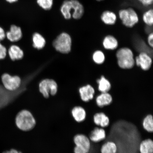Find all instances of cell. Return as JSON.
<instances>
[{
	"label": "cell",
	"instance_id": "obj_28",
	"mask_svg": "<svg viewBox=\"0 0 153 153\" xmlns=\"http://www.w3.org/2000/svg\"><path fill=\"white\" fill-rule=\"evenodd\" d=\"M7 54V49L4 45L0 42V60H4Z\"/></svg>",
	"mask_w": 153,
	"mask_h": 153
},
{
	"label": "cell",
	"instance_id": "obj_31",
	"mask_svg": "<svg viewBox=\"0 0 153 153\" xmlns=\"http://www.w3.org/2000/svg\"><path fill=\"white\" fill-rule=\"evenodd\" d=\"M153 34L152 32L149 33L148 38V43L149 45L152 48L153 47Z\"/></svg>",
	"mask_w": 153,
	"mask_h": 153
},
{
	"label": "cell",
	"instance_id": "obj_7",
	"mask_svg": "<svg viewBox=\"0 0 153 153\" xmlns=\"http://www.w3.org/2000/svg\"><path fill=\"white\" fill-rule=\"evenodd\" d=\"M38 89L43 97L45 98H48L50 95L53 96L56 94L58 86L54 80L47 79L40 82Z\"/></svg>",
	"mask_w": 153,
	"mask_h": 153
},
{
	"label": "cell",
	"instance_id": "obj_21",
	"mask_svg": "<svg viewBox=\"0 0 153 153\" xmlns=\"http://www.w3.org/2000/svg\"><path fill=\"white\" fill-rule=\"evenodd\" d=\"M33 46L35 48L41 49L45 47V40L41 34L38 33H34L32 37Z\"/></svg>",
	"mask_w": 153,
	"mask_h": 153
},
{
	"label": "cell",
	"instance_id": "obj_15",
	"mask_svg": "<svg viewBox=\"0 0 153 153\" xmlns=\"http://www.w3.org/2000/svg\"><path fill=\"white\" fill-rule=\"evenodd\" d=\"M113 100L111 95L108 92L102 93L97 96L96 99V102L97 106L100 108L110 105Z\"/></svg>",
	"mask_w": 153,
	"mask_h": 153
},
{
	"label": "cell",
	"instance_id": "obj_11",
	"mask_svg": "<svg viewBox=\"0 0 153 153\" xmlns=\"http://www.w3.org/2000/svg\"><path fill=\"white\" fill-rule=\"evenodd\" d=\"M106 137V131L101 127H95L89 134V138L93 143H97L104 140Z\"/></svg>",
	"mask_w": 153,
	"mask_h": 153
},
{
	"label": "cell",
	"instance_id": "obj_9",
	"mask_svg": "<svg viewBox=\"0 0 153 153\" xmlns=\"http://www.w3.org/2000/svg\"><path fill=\"white\" fill-rule=\"evenodd\" d=\"M22 30L20 27L11 25L9 30L6 32V38L11 42H18L22 37Z\"/></svg>",
	"mask_w": 153,
	"mask_h": 153
},
{
	"label": "cell",
	"instance_id": "obj_22",
	"mask_svg": "<svg viewBox=\"0 0 153 153\" xmlns=\"http://www.w3.org/2000/svg\"><path fill=\"white\" fill-rule=\"evenodd\" d=\"M97 82L98 84L99 91L101 93L108 92L111 89L110 82L104 76H101L100 79L97 80Z\"/></svg>",
	"mask_w": 153,
	"mask_h": 153
},
{
	"label": "cell",
	"instance_id": "obj_20",
	"mask_svg": "<svg viewBox=\"0 0 153 153\" xmlns=\"http://www.w3.org/2000/svg\"><path fill=\"white\" fill-rule=\"evenodd\" d=\"M103 45L105 48L108 50H114L117 48L118 42L116 38L112 36L108 35L104 38Z\"/></svg>",
	"mask_w": 153,
	"mask_h": 153
},
{
	"label": "cell",
	"instance_id": "obj_25",
	"mask_svg": "<svg viewBox=\"0 0 153 153\" xmlns=\"http://www.w3.org/2000/svg\"><path fill=\"white\" fill-rule=\"evenodd\" d=\"M143 19L147 26H152L153 24V10L150 9L145 11L143 15Z\"/></svg>",
	"mask_w": 153,
	"mask_h": 153
},
{
	"label": "cell",
	"instance_id": "obj_14",
	"mask_svg": "<svg viewBox=\"0 0 153 153\" xmlns=\"http://www.w3.org/2000/svg\"><path fill=\"white\" fill-rule=\"evenodd\" d=\"M93 120L96 125L101 128L108 127L110 122L109 118L103 112L96 113L94 115Z\"/></svg>",
	"mask_w": 153,
	"mask_h": 153
},
{
	"label": "cell",
	"instance_id": "obj_2",
	"mask_svg": "<svg viewBox=\"0 0 153 153\" xmlns=\"http://www.w3.org/2000/svg\"><path fill=\"white\" fill-rule=\"evenodd\" d=\"M118 66L120 68L128 69L133 68L135 64L134 55L131 49L127 48H122L116 53Z\"/></svg>",
	"mask_w": 153,
	"mask_h": 153
},
{
	"label": "cell",
	"instance_id": "obj_29",
	"mask_svg": "<svg viewBox=\"0 0 153 153\" xmlns=\"http://www.w3.org/2000/svg\"><path fill=\"white\" fill-rule=\"evenodd\" d=\"M140 3L145 7L150 6L153 4V0H138Z\"/></svg>",
	"mask_w": 153,
	"mask_h": 153
},
{
	"label": "cell",
	"instance_id": "obj_10",
	"mask_svg": "<svg viewBox=\"0 0 153 153\" xmlns=\"http://www.w3.org/2000/svg\"><path fill=\"white\" fill-rule=\"evenodd\" d=\"M79 92L81 100L83 102H88L93 99L95 91L92 86L88 85L80 88Z\"/></svg>",
	"mask_w": 153,
	"mask_h": 153
},
{
	"label": "cell",
	"instance_id": "obj_12",
	"mask_svg": "<svg viewBox=\"0 0 153 153\" xmlns=\"http://www.w3.org/2000/svg\"><path fill=\"white\" fill-rule=\"evenodd\" d=\"M72 5V17L76 20L81 18L85 12L83 5L78 0H71Z\"/></svg>",
	"mask_w": 153,
	"mask_h": 153
},
{
	"label": "cell",
	"instance_id": "obj_23",
	"mask_svg": "<svg viewBox=\"0 0 153 153\" xmlns=\"http://www.w3.org/2000/svg\"><path fill=\"white\" fill-rule=\"evenodd\" d=\"M100 151L101 153H117V145L114 141H107L102 145Z\"/></svg>",
	"mask_w": 153,
	"mask_h": 153
},
{
	"label": "cell",
	"instance_id": "obj_13",
	"mask_svg": "<svg viewBox=\"0 0 153 153\" xmlns=\"http://www.w3.org/2000/svg\"><path fill=\"white\" fill-rule=\"evenodd\" d=\"M7 54L10 60L15 61L20 60L24 57L23 51L18 45H11L7 50Z\"/></svg>",
	"mask_w": 153,
	"mask_h": 153
},
{
	"label": "cell",
	"instance_id": "obj_6",
	"mask_svg": "<svg viewBox=\"0 0 153 153\" xmlns=\"http://www.w3.org/2000/svg\"><path fill=\"white\" fill-rule=\"evenodd\" d=\"M1 81L4 88L6 90L9 91H14L17 90L22 83L19 76H12L7 73H4L1 74Z\"/></svg>",
	"mask_w": 153,
	"mask_h": 153
},
{
	"label": "cell",
	"instance_id": "obj_8",
	"mask_svg": "<svg viewBox=\"0 0 153 153\" xmlns=\"http://www.w3.org/2000/svg\"><path fill=\"white\" fill-rule=\"evenodd\" d=\"M135 63L143 70L147 71L151 68L152 64V57L148 53L141 52L138 56L136 57Z\"/></svg>",
	"mask_w": 153,
	"mask_h": 153
},
{
	"label": "cell",
	"instance_id": "obj_3",
	"mask_svg": "<svg viewBox=\"0 0 153 153\" xmlns=\"http://www.w3.org/2000/svg\"><path fill=\"white\" fill-rule=\"evenodd\" d=\"M53 45L57 51L62 53H68L71 51L72 40L69 34L62 33L57 36L53 41Z\"/></svg>",
	"mask_w": 153,
	"mask_h": 153
},
{
	"label": "cell",
	"instance_id": "obj_26",
	"mask_svg": "<svg viewBox=\"0 0 153 153\" xmlns=\"http://www.w3.org/2000/svg\"><path fill=\"white\" fill-rule=\"evenodd\" d=\"M93 59L94 62L97 64H102L105 60V56L104 53L100 51H95L93 55Z\"/></svg>",
	"mask_w": 153,
	"mask_h": 153
},
{
	"label": "cell",
	"instance_id": "obj_16",
	"mask_svg": "<svg viewBox=\"0 0 153 153\" xmlns=\"http://www.w3.org/2000/svg\"><path fill=\"white\" fill-rule=\"evenodd\" d=\"M71 114L74 120L77 122H81L85 119L86 111L83 107L80 106L74 107L71 110Z\"/></svg>",
	"mask_w": 153,
	"mask_h": 153
},
{
	"label": "cell",
	"instance_id": "obj_33",
	"mask_svg": "<svg viewBox=\"0 0 153 153\" xmlns=\"http://www.w3.org/2000/svg\"><path fill=\"white\" fill-rule=\"evenodd\" d=\"M7 2L10 3H13L16 2L18 0H5Z\"/></svg>",
	"mask_w": 153,
	"mask_h": 153
},
{
	"label": "cell",
	"instance_id": "obj_30",
	"mask_svg": "<svg viewBox=\"0 0 153 153\" xmlns=\"http://www.w3.org/2000/svg\"><path fill=\"white\" fill-rule=\"evenodd\" d=\"M6 38V32L3 27L0 26V42L4 40Z\"/></svg>",
	"mask_w": 153,
	"mask_h": 153
},
{
	"label": "cell",
	"instance_id": "obj_19",
	"mask_svg": "<svg viewBox=\"0 0 153 153\" xmlns=\"http://www.w3.org/2000/svg\"><path fill=\"white\" fill-rule=\"evenodd\" d=\"M139 150L140 153H153V141L152 139L143 140L140 143Z\"/></svg>",
	"mask_w": 153,
	"mask_h": 153
},
{
	"label": "cell",
	"instance_id": "obj_27",
	"mask_svg": "<svg viewBox=\"0 0 153 153\" xmlns=\"http://www.w3.org/2000/svg\"><path fill=\"white\" fill-rule=\"evenodd\" d=\"M37 4L45 10H48L52 8L53 0H37Z\"/></svg>",
	"mask_w": 153,
	"mask_h": 153
},
{
	"label": "cell",
	"instance_id": "obj_34",
	"mask_svg": "<svg viewBox=\"0 0 153 153\" xmlns=\"http://www.w3.org/2000/svg\"><path fill=\"white\" fill-rule=\"evenodd\" d=\"M96 1H104V0H96Z\"/></svg>",
	"mask_w": 153,
	"mask_h": 153
},
{
	"label": "cell",
	"instance_id": "obj_17",
	"mask_svg": "<svg viewBox=\"0 0 153 153\" xmlns=\"http://www.w3.org/2000/svg\"><path fill=\"white\" fill-rule=\"evenodd\" d=\"M101 20L105 24L113 25L116 23L117 17L113 11L106 10L104 11L101 16Z\"/></svg>",
	"mask_w": 153,
	"mask_h": 153
},
{
	"label": "cell",
	"instance_id": "obj_4",
	"mask_svg": "<svg viewBox=\"0 0 153 153\" xmlns=\"http://www.w3.org/2000/svg\"><path fill=\"white\" fill-rule=\"evenodd\" d=\"M122 23L128 27H132L139 22V19L136 11L132 8L122 9L118 13Z\"/></svg>",
	"mask_w": 153,
	"mask_h": 153
},
{
	"label": "cell",
	"instance_id": "obj_24",
	"mask_svg": "<svg viewBox=\"0 0 153 153\" xmlns=\"http://www.w3.org/2000/svg\"><path fill=\"white\" fill-rule=\"evenodd\" d=\"M143 128L149 133L153 132V119L152 115L149 114L145 117L142 122Z\"/></svg>",
	"mask_w": 153,
	"mask_h": 153
},
{
	"label": "cell",
	"instance_id": "obj_1",
	"mask_svg": "<svg viewBox=\"0 0 153 153\" xmlns=\"http://www.w3.org/2000/svg\"><path fill=\"white\" fill-rule=\"evenodd\" d=\"M15 123L19 129L24 131H28L34 127L36 121L31 112L24 110L17 114L15 118Z\"/></svg>",
	"mask_w": 153,
	"mask_h": 153
},
{
	"label": "cell",
	"instance_id": "obj_32",
	"mask_svg": "<svg viewBox=\"0 0 153 153\" xmlns=\"http://www.w3.org/2000/svg\"><path fill=\"white\" fill-rule=\"evenodd\" d=\"M2 153H22L20 152H19L15 149H12L4 151Z\"/></svg>",
	"mask_w": 153,
	"mask_h": 153
},
{
	"label": "cell",
	"instance_id": "obj_5",
	"mask_svg": "<svg viewBox=\"0 0 153 153\" xmlns=\"http://www.w3.org/2000/svg\"><path fill=\"white\" fill-rule=\"evenodd\" d=\"M74 141L75 146L74 153H89L91 148V143L89 137L82 134L74 136Z\"/></svg>",
	"mask_w": 153,
	"mask_h": 153
},
{
	"label": "cell",
	"instance_id": "obj_18",
	"mask_svg": "<svg viewBox=\"0 0 153 153\" xmlns=\"http://www.w3.org/2000/svg\"><path fill=\"white\" fill-rule=\"evenodd\" d=\"M72 5L71 0H66L63 2L60 8V11L64 18L69 20L72 18Z\"/></svg>",
	"mask_w": 153,
	"mask_h": 153
}]
</instances>
